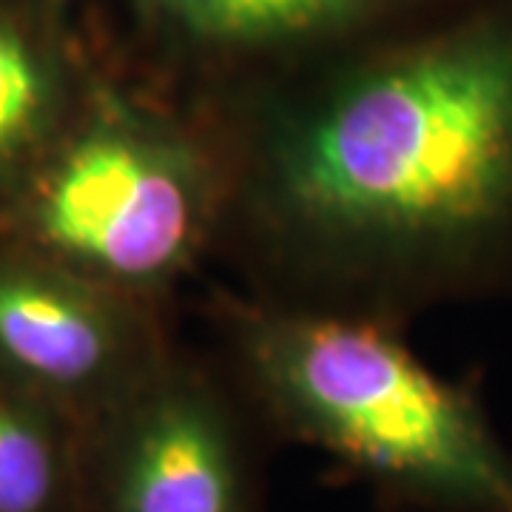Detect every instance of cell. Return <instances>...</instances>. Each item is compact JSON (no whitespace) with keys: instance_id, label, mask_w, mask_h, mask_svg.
<instances>
[{"instance_id":"6da1fadb","label":"cell","mask_w":512,"mask_h":512,"mask_svg":"<svg viewBox=\"0 0 512 512\" xmlns=\"http://www.w3.org/2000/svg\"><path fill=\"white\" fill-rule=\"evenodd\" d=\"M254 299L402 325L512 285V0L200 97Z\"/></svg>"},{"instance_id":"7a4b0ae2","label":"cell","mask_w":512,"mask_h":512,"mask_svg":"<svg viewBox=\"0 0 512 512\" xmlns=\"http://www.w3.org/2000/svg\"><path fill=\"white\" fill-rule=\"evenodd\" d=\"M222 322L248 387L299 439L424 507L512 512V453L399 325L262 299L228 302Z\"/></svg>"},{"instance_id":"3957f363","label":"cell","mask_w":512,"mask_h":512,"mask_svg":"<svg viewBox=\"0 0 512 512\" xmlns=\"http://www.w3.org/2000/svg\"><path fill=\"white\" fill-rule=\"evenodd\" d=\"M220 148L194 109L103 92L40 177L29 225L55 262L160 302L217 251Z\"/></svg>"},{"instance_id":"277c9868","label":"cell","mask_w":512,"mask_h":512,"mask_svg":"<svg viewBox=\"0 0 512 512\" xmlns=\"http://www.w3.org/2000/svg\"><path fill=\"white\" fill-rule=\"evenodd\" d=\"M171 350L157 302L60 262H0V365L20 382L114 410Z\"/></svg>"},{"instance_id":"5b68a950","label":"cell","mask_w":512,"mask_h":512,"mask_svg":"<svg viewBox=\"0 0 512 512\" xmlns=\"http://www.w3.org/2000/svg\"><path fill=\"white\" fill-rule=\"evenodd\" d=\"M111 413L109 512H251L234 410L202 367L171 350Z\"/></svg>"},{"instance_id":"8992f818","label":"cell","mask_w":512,"mask_h":512,"mask_svg":"<svg viewBox=\"0 0 512 512\" xmlns=\"http://www.w3.org/2000/svg\"><path fill=\"white\" fill-rule=\"evenodd\" d=\"M200 97L285 72L390 32L456 0H128Z\"/></svg>"},{"instance_id":"52a82bcc","label":"cell","mask_w":512,"mask_h":512,"mask_svg":"<svg viewBox=\"0 0 512 512\" xmlns=\"http://www.w3.org/2000/svg\"><path fill=\"white\" fill-rule=\"evenodd\" d=\"M57 72L43 43L0 12V180L26 163L52 131Z\"/></svg>"},{"instance_id":"ba28073f","label":"cell","mask_w":512,"mask_h":512,"mask_svg":"<svg viewBox=\"0 0 512 512\" xmlns=\"http://www.w3.org/2000/svg\"><path fill=\"white\" fill-rule=\"evenodd\" d=\"M63 490L55 433L35 407L0 393V512H52Z\"/></svg>"}]
</instances>
